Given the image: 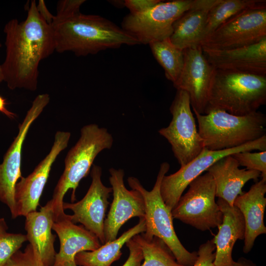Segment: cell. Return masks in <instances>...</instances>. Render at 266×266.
<instances>
[{
    "label": "cell",
    "instance_id": "obj_1",
    "mask_svg": "<svg viewBox=\"0 0 266 266\" xmlns=\"http://www.w3.org/2000/svg\"><path fill=\"white\" fill-rule=\"evenodd\" d=\"M26 19L8 21L3 28L5 57L1 65L4 81L10 90H36L40 62L55 51L52 27L40 15L35 0L27 8Z\"/></svg>",
    "mask_w": 266,
    "mask_h": 266
},
{
    "label": "cell",
    "instance_id": "obj_2",
    "mask_svg": "<svg viewBox=\"0 0 266 266\" xmlns=\"http://www.w3.org/2000/svg\"><path fill=\"white\" fill-rule=\"evenodd\" d=\"M55 51L73 52L77 56L94 55L123 45L140 44L133 36L114 23L99 15L77 12L51 25Z\"/></svg>",
    "mask_w": 266,
    "mask_h": 266
},
{
    "label": "cell",
    "instance_id": "obj_3",
    "mask_svg": "<svg viewBox=\"0 0 266 266\" xmlns=\"http://www.w3.org/2000/svg\"><path fill=\"white\" fill-rule=\"evenodd\" d=\"M266 103V75L215 68L204 114L222 110L244 116Z\"/></svg>",
    "mask_w": 266,
    "mask_h": 266
},
{
    "label": "cell",
    "instance_id": "obj_4",
    "mask_svg": "<svg viewBox=\"0 0 266 266\" xmlns=\"http://www.w3.org/2000/svg\"><path fill=\"white\" fill-rule=\"evenodd\" d=\"M113 141V136L107 129L97 124H88L81 129L79 139L65 159L64 170L51 200L54 221L66 214L63 199L67 191L72 190L71 200H75V192L80 181L89 174L98 154L103 150L110 149Z\"/></svg>",
    "mask_w": 266,
    "mask_h": 266
},
{
    "label": "cell",
    "instance_id": "obj_5",
    "mask_svg": "<svg viewBox=\"0 0 266 266\" xmlns=\"http://www.w3.org/2000/svg\"><path fill=\"white\" fill-rule=\"evenodd\" d=\"M193 111L204 148L209 150L232 149L266 135V116L258 111L244 116L222 110L206 114Z\"/></svg>",
    "mask_w": 266,
    "mask_h": 266
},
{
    "label": "cell",
    "instance_id": "obj_6",
    "mask_svg": "<svg viewBox=\"0 0 266 266\" xmlns=\"http://www.w3.org/2000/svg\"><path fill=\"white\" fill-rule=\"evenodd\" d=\"M169 167L167 162L161 164L155 183L151 191L145 189L135 177H129L127 181L131 189L139 192L144 199L146 223V231L143 233L144 236L160 238L179 264L193 266L198 258L197 252H189L180 241L174 229L171 211L165 203L160 193L162 180Z\"/></svg>",
    "mask_w": 266,
    "mask_h": 266
},
{
    "label": "cell",
    "instance_id": "obj_7",
    "mask_svg": "<svg viewBox=\"0 0 266 266\" xmlns=\"http://www.w3.org/2000/svg\"><path fill=\"white\" fill-rule=\"evenodd\" d=\"M189 186L187 192L171 210L173 219L202 231L218 227L223 216L215 201V185L212 175L206 171Z\"/></svg>",
    "mask_w": 266,
    "mask_h": 266
},
{
    "label": "cell",
    "instance_id": "obj_8",
    "mask_svg": "<svg viewBox=\"0 0 266 266\" xmlns=\"http://www.w3.org/2000/svg\"><path fill=\"white\" fill-rule=\"evenodd\" d=\"M266 37V3L231 17L200 42L202 49L223 50L250 46Z\"/></svg>",
    "mask_w": 266,
    "mask_h": 266
},
{
    "label": "cell",
    "instance_id": "obj_9",
    "mask_svg": "<svg viewBox=\"0 0 266 266\" xmlns=\"http://www.w3.org/2000/svg\"><path fill=\"white\" fill-rule=\"evenodd\" d=\"M191 107L188 94L177 90L169 108L172 119L167 127L158 131L170 144L180 167L192 161L204 148Z\"/></svg>",
    "mask_w": 266,
    "mask_h": 266
},
{
    "label": "cell",
    "instance_id": "obj_10",
    "mask_svg": "<svg viewBox=\"0 0 266 266\" xmlns=\"http://www.w3.org/2000/svg\"><path fill=\"white\" fill-rule=\"evenodd\" d=\"M194 0H161L147 11L130 13L122 22V28L140 44L169 38L174 22L193 5Z\"/></svg>",
    "mask_w": 266,
    "mask_h": 266
},
{
    "label": "cell",
    "instance_id": "obj_11",
    "mask_svg": "<svg viewBox=\"0 0 266 266\" xmlns=\"http://www.w3.org/2000/svg\"><path fill=\"white\" fill-rule=\"evenodd\" d=\"M255 150L266 151V135L232 149L212 151L204 148L197 157L180 167L176 172L164 176L160 193L165 203L171 211L190 183L221 158L235 153Z\"/></svg>",
    "mask_w": 266,
    "mask_h": 266
},
{
    "label": "cell",
    "instance_id": "obj_12",
    "mask_svg": "<svg viewBox=\"0 0 266 266\" xmlns=\"http://www.w3.org/2000/svg\"><path fill=\"white\" fill-rule=\"evenodd\" d=\"M102 168L93 165L91 171L92 182L85 195L75 203L64 202V209H70L74 224L80 223L84 228L95 234L101 245L105 243L104 223L111 187L105 186L101 181Z\"/></svg>",
    "mask_w": 266,
    "mask_h": 266
},
{
    "label": "cell",
    "instance_id": "obj_13",
    "mask_svg": "<svg viewBox=\"0 0 266 266\" xmlns=\"http://www.w3.org/2000/svg\"><path fill=\"white\" fill-rule=\"evenodd\" d=\"M70 133L58 131L49 153L26 177H22L15 187L16 216H26L36 211L51 167L59 154L68 145Z\"/></svg>",
    "mask_w": 266,
    "mask_h": 266
},
{
    "label": "cell",
    "instance_id": "obj_14",
    "mask_svg": "<svg viewBox=\"0 0 266 266\" xmlns=\"http://www.w3.org/2000/svg\"><path fill=\"white\" fill-rule=\"evenodd\" d=\"M183 51V67L173 85L188 94L193 111L204 114L215 68L205 58L200 45Z\"/></svg>",
    "mask_w": 266,
    "mask_h": 266
},
{
    "label": "cell",
    "instance_id": "obj_15",
    "mask_svg": "<svg viewBox=\"0 0 266 266\" xmlns=\"http://www.w3.org/2000/svg\"><path fill=\"white\" fill-rule=\"evenodd\" d=\"M109 172L113 200L104 223L105 243L116 239L120 229L129 219L145 215L144 199L137 190L126 188L124 170L112 167Z\"/></svg>",
    "mask_w": 266,
    "mask_h": 266
},
{
    "label": "cell",
    "instance_id": "obj_16",
    "mask_svg": "<svg viewBox=\"0 0 266 266\" xmlns=\"http://www.w3.org/2000/svg\"><path fill=\"white\" fill-rule=\"evenodd\" d=\"M216 69L266 75V37L254 44L233 49H202Z\"/></svg>",
    "mask_w": 266,
    "mask_h": 266
},
{
    "label": "cell",
    "instance_id": "obj_17",
    "mask_svg": "<svg viewBox=\"0 0 266 266\" xmlns=\"http://www.w3.org/2000/svg\"><path fill=\"white\" fill-rule=\"evenodd\" d=\"M52 230L57 234L60 247L52 266H78L75 258L79 252L93 251L101 245L97 236L71 220L70 215L65 214L54 221Z\"/></svg>",
    "mask_w": 266,
    "mask_h": 266
},
{
    "label": "cell",
    "instance_id": "obj_18",
    "mask_svg": "<svg viewBox=\"0 0 266 266\" xmlns=\"http://www.w3.org/2000/svg\"><path fill=\"white\" fill-rule=\"evenodd\" d=\"M266 180L261 179L253 184L249 190L238 196L233 205L241 212L244 219L245 232L243 251L249 253L256 238L266 233L264 217L266 206Z\"/></svg>",
    "mask_w": 266,
    "mask_h": 266
},
{
    "label": "cell",
    "instance_id": "obj_19",
    "mask_svg": "<svg viewBox=\"0 0 266 266\" xmlns=\"http://www.w3.org/2000/svg\"><path fill=\"white\" fill-rule=\"evenodd\" d=\"M223 213L222 224L218 232L213 238L215 246V266H233L232 251L235 242L244 238L245 225L240 211L235 206L230 205L225 200L218 198L217 201Z\"/></svg>",
    "mask_w": 266,
    "mask_h": 266
},
{
    "label": "cell",
    "instance_id": "obj_20",
    "mask_svg": "<svg viewBox=\"0 0 266 266\" xmlns=\"http://www.w3.org/2000/svg\"><path fill=\"white\" fill-rule=\"evenodd\" d=\"M232 155L224 157L211 166L206 171L212 175L215 185L216 197L233 206L236 197L243 193L242 189L250 180H257L260 172L240 169Z\"/></svg>",
    "mask_w": 266,
    "mask_h": 266
},
{
    "label": "cell",
    "instance_id": "obj_21",
    "mask_svg": "<svg viewBox=\"0 0 266 266\" xmlns=\"http://www.w3.org/2000/svg\"><path fill=\"white\" fill-rule=\"evenodd\" d=\"M218 0H194L193 6L173 23L171 42L178 49L200 45L208 13Z\"/></svg>",
    "mask_w": 266,
    "mask_h": 266
},
{
    "label": "cell",
    "instance_id": "obj_22",
    "mask_svg": "<svg viewBox=\"0 0 266 266\" xmlns=\"http://www.w3.org/2000/svg\"><path fill=\"white\" fill-rule=\"evenodd\" d=\"M25 217L27 241L37 251L44 265L52 266L57 253L54 248L56 235L52 233L54 215L51 200L39 211L31 212Z\"/></svg>",
    "mask_w": 266,
    "mask_h": 266
},
{
    "label": "cell",
    "instance_id": "obj_23",
    "mask_svg": "<svg viewBox=\"0 0 266 266\" xmlns=\"http://www.w3.org/2000/svg\"><path fill=\"white\" fill-rule=\"evenodd\" d=\"M26 135L19 133L0 164V201L8 207L12 218H16L14 192L16 184L22 178V151Z\"/></svg>",
    "mask_w": 266,
    "mask_h": 266
},
{
    "label": "cell",
    "instance_id": "obj_24",
    "mask_svg": "<svg viewBox=\"0 0 266 266\" xmlns=\"http://www.w3.org/2000/svg\"><path fill=\"white\" fill-rule=\"evenodd\" d=\"M138 223L125 232L114 240L102 244L93 251H84L75 256L78 266H111L122 255L121 249L126 242L134 235L144 233L146 223L144 217L139 218Z\"/></svg>",
    "mask_w": 266,
    "mask_h": 266
},
{
    "label": "cell",
    "instance_id": "obj_25",
    "mask_svg": "<svg viewBox=\"0 0 266 266\" xmlns=\"http://www.w3.org/2000/svg\"><path fill=\"white\" fill-rule=\"evenodd\" d=\"M266 3L265 0H218L208 13L202 40L236 14Z\"/></svg>",
    "mask_w": 266,
    "mask_h": 266
},
{
    "label": "cell",
    "instance_id": "obj_26",
    "mask_svg": "<svg viewBox=\"0 0 266 266\" xmlns=\"http://www.w3.org/2000/svg\"><path fill=\"white\" fill-rule=\"evenodd\" d=\"M149 45L154 57L163 68L166 77L174 84L183 67V51L175 47L169 38L154 41Z\"/></svg>",
    "mask_w": 266,
    "mask_h": 266
},
{
    "label": "cell",
    "instance_id": "obj_27",
    "mask_svg": "<svg viewBox=\"0 0 266 266\" xmlns=\"http://www.w3.org/2000/svg\"><path fill=\"white\" fill-rule=\"evenodd\" d=\"M132 238L143 252V263L140 266H184L176 261L167 246L160 238L147 237L143 233Z\"/></svg>",
    "mask_w": 266,
    "mask_h": 266
},
{
    "label": "cell",
    "instance_id": "obj_28",
    "mask_svg": "<svg viewBox=\"0 0 266 266\" xmlns=\"http://www.w3.org/2000/svg\"><path fill=\"white\" fill-rule=\"evenodd\" d=\"M27 241L26 234L8 233L0 235V266H3L23 244Z\"/></svg>",
    "mask_w": 266,
    "mask_h": 266
},
{
    "label": "cell",
    "instance_id": "obj_29",
    "mask_svg": "<svg viewBox=\"0 0 266 266\" xmlns=\"http://www.w3.org/2000/svg\"><path fill=\"white\" fill-rule=\"evenodd\" d=\"M239 166L247 169L257 170L261 172L262 178L266 180V151L258 152L246 151L232 155Z\"/></svg>",
    "mask_w": 266,
    "mask_h": 266
},
{
    "label": "cell",
    "instance_id": "obj_30",
    "mask_svg": "<svg viewBox=\"0 0 266 266\" xmlns=\"http://www.w3.org/2000/svg\"><path fill=\"white\" fill-rule=\"evenodd\" d=\"M3 266H45L37 251L28 244L23 251L14 254Z\"/></svg>",
    "mask_w": 266,
    "mask_h": 266
},
{
    "label": "cell",
    "instance_id": "obj_31",
    "mask_svg": "<svg viewBox=\"0 0 266 266\" xmlns=\"http://www.w3.org/2000/svg\"><path fill=\"white\" fill-rule=\"evenodd\" d=\"M215 246L213 239L200 245L198 258L193 266H215Z\"/></svg>",
    "mask_w": 266,
    "mask_h": 266
},
{
    "label": "cell",
    "instance_id": "obj_32",
    "mask_svg": "<svg viewBox=\"0 0 266 266\" xmlns=\"http://www.w3.org/2000/svg\"><path fill=\"white\" fill-rule=\"evenodd\" d=\"M84 0H63L58 2L57 14L54 19H59L66 18L80 12L81 5Z\"/></svg>",
    "mask_w": 266,
    "mask_h": 266
},
{
    "label": "cell",
    "instance_id": "obj_33",
    "mask_svg": "<svg viewBox=\"0 0 266 266\" xmlns=\"http://www.w3.org/2000/svg\"><path fill=\"white\" fill-rule=\"evenodd\" d=\"M126 244L129 250V255L122 266H140L143 260V255L139 245L133 238L127 241Z\"/></svg>",
    "mask_w": 266,
    "mask_h": 266
},
{
    "label": "cell",
    "instance_id": "obj_34",
    "mask_svg": "<svg viewBox=\"0 0 266 266\" xmlns=\"http://www.w3.org/2000/svg\"><path fill=\"white\" fill-rule=\"evenodd\" d=\"M160 0H126L124 5L131 13L137 14L144 12L160 2Z\"/></svg>",
    "mask_w": 266,
    "mask_h": 266
},
{
    "label": "cell",
    "instance_id": "obj_35",
    "mask_svg": "<svg viewBox=\"0 0 266 266\" xmlns=\"http://www.w3.org/2000/svg\"><path fill=\"white\" fill-rule=\"evenodd\" d=\"M36 8L40 15L48 24L51 25L55 17L47 9L45 3L43 0H39L36 4Z\"/></svg>",
    "mask_w": 266,
    "mask_h": 266
},
{
    "label": "cell",
    "instance_id": "obj_36",
    "mask_svg": "<svg viewBox=\"0 0 266 266\" xmlns=\"http://www.w3.org/2000/svg\"><path fill=\"white\" fill-rule=\"evenodd\" d=\"M6 104L5 99L0 96V112L11 119H15L16 117V115L14 113L7 110L6 107Z\"/></svg>",
    "mask_w": 266,
    "mask_h": 266
},
{
    "label": "cell",
    "instance_id": "obj_37",
    "mask_svg": "<svg viewBox=\"0 0 266 266\" xmlns=\"http://www.w3.org/2000/svg\"><path fill=\"white\" fill-rule=\"evenodd\" d=\"M8 229V226L5 219L3 218H0V235L5 232Z\"/></svg>",
    "mask_w": 266,
    "mask_h": 266
},
{
    "label": "cell",
    "instance_id": "obj_38",
    "mask_svg": "<svg viewBox=\"0 0 266 266\" xmlns=\"http://www.w3.org/2000/svg\"><path fill=\"white\" fill-rule=\"evenodd\" d=\"M233 266H253L252 265H250L248 263H246L244 262H236Z\"/></svg>",
    "mask_w": 266,
    "mask_h": 266
},
{
    "label": "cell",
    "instance_id": "obj_39",
    "mask_svg": "<svg viewBox=\"0 0 266 266\" xmlns=\"http://www.w3.org/2000/svg\"><path fill=\"white\" fill-rule=\"evenodd\" d=\"M4 81V78L1 65H0V84Z\"/></svg>",
    "mask_w": 266,
    "mask_h": 266
},
{
    "label": "cell",
    "instance_id": "obj_40",
    "mask_svg": "<svg viewBox=\"0 0 266 266\" xmlns=\"http://www.w3.org/2000/svg\"><path fill=\"white\" fill-rule=\"evenodd\" d=\"M1 47V43H0V48Z\"/></svg>",
    "mask_w": 266,
    "mask_h": 266
}]
</instances>
